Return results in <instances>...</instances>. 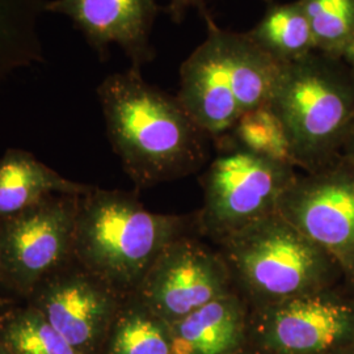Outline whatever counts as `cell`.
I'll list each match as a JSON object with an SVG mask.
<instances>
[{"label":"cell","mask_w":354,"mask_h":354,"mask_svg":"<svg viewBox=\"0 0 354 354\" xmlns=\"http://www.w3.org/2000/svg\"><path fill=\"white\" fill-rule=\"evenodd\" d=\"M100 354H172L171 326L129 295L114 317Z\"/></svg>","instance_id":"cell-15"},{"label":"cell","mask_w":354,"mask_h":354,"mask_svg":"<svg viewBox=\"0 0 354 354\" xmlns=\"http://www.w3.org/2000/svg\"><path fill=\"white\" fill-rule=\"evenodd\" d=\"M268 106L285 130L294 165L317 171L336 160L353 124V75L340 58L314 51L283 64Z\"/></svg>","instance_id":"cell-4"},{"label":"cell","mask_w":354,"mask_h":354,"mask_svg":"<svg viewBox=\"0 0 354 354\" xmlns=\"http://www.w3.org/2000/svg\"><path fill=\"white\" fill-rule=\"evenodd\" d=\"M221 152L203 177V206L196 227L218 244L257 221L277 213L297 167L222 140Z\"/></svg>","instance_id":"cell-6"},{"label":"cell","mask_w":354,"mask_h":354,"mask_svg":"<svg viewBox=\"0 0 354 354\" xmlns=\"http://www.w3.org/2000/svg\"><path fill=\"white\" fill-rule=\"evenodd\" d=\"M92 189L57 174L30 152L8 149L0 158V219L19 214L54 194L82 196Z\"/></svg>","instance_id":"cell-14"},{"label":"cell","mask_w":354,"mask_h":354,"mask_svg":"<svg viewBox=\"0 0 354 354\" xmlns=\"http://www.w3.org/2000/svg\"><path fill=\"white\" fill-rule=\"evenodd\" d=\"M342 150L344 152L342 159L354 165V121L346 134V138L344 140Z\"/></svg>","instance_id":"cell-21"},{"label":"cell","mask_w":354,"mask_h":354,"mask_svg":"<svg viewBox=\"0 0 354 354\" xmlns=\"http://www.w3.org/2000/svg\"><path fill=\"white\" fill-rule=\"evenodd\" d=\"M13 306H16V304H15L12 298H8V297H6L4 294L0 292V314L12 308Z\"/></svg>","instance_id":"cell-23"},{"label":"cell","mask_w":354,"mask_h":354,"mask_svg":"<svg viewBox=\"0 0 354 354\" xmlns=\"http://www.w3.org/2000/svg\"><path fill=\"white\" fill-rule=\"evenodd\" d=\"M235 354H239V352H238V353H235Z\"/></svg>","instance_id":"cell-26"},{"label":"cell","mask_w":354,"mask_h":354,"mask_svg":"<svg viewBox=\"0 0 354 354\" xmlns=\"http://www.w3.org/2000/svg\"><path fill=\"white\" fill-rule=\"evenodd\" d=\"M311 28L315 49L342 59L354 37V0H297Z\"/></svg>","instance_id":"cell-18"},{"label":"cell","mask_w":354,"mask_h":354,"mask_svg":"<svg viewBox=\"0 0 354 354\" xmlns=\"http://www.w3.org/2000/svg\"><path fill=\"white\" fill-rule=\"evenodd\" d=\"M222 140H228L257 155L294 165L285 130L279 117L268 105L241 115L231 133Z\"/></svg>","instance_id":"cell-19"},{"label":"cell","mask_w":354,"mask_h":354,"mask_svg":"<svg viewBox=\"0 0 354 354\" xmlns=\"http://www.w3.org/2000/svg\"><path fill=\"white\" fill-rule=\"evenodd\" d=\"M327 354H328V353H327Z\"/></svg>","instance_id":"cell-27"},{"label":"cell","mask_w":354,"mask_h":354,"mask_svg":"<svg viewBox=\"0 0 354 354\" xmlns=\"http://www.w3.org/2000/svg\"><path fill=\"white\" fill-rule=\"evenodd\" d=\"M0 232H1V223H0ZM0 289H6V281H4V276H3V269H1V263H0Z\"/></svg>","instance_id":"cell-24"},{"label":"cell","mask_w":354,"mask_h":354,"mask_svg":"<svg viewBox=\"0 0 354 354\" xmlns=\"http://www.w3.org/2000/svg\"><path fill=\"white\" fill-rule=\"evenodd\" d=\"M251 307L234 291L171 326L172 354H235L247 340Z\"/></svg>","instance_id":"cell-13"},{"label":"cell","mask_w":354,"mask_h":354,"mask_svg":"<svg viewBox=\"0 0 354 354\" xmlns=\"http://www.w3.org/2000/svg\"><path fill=\"white\" fill-rule=\"evenodd\" d=\"M125 298L73 259L39 282L26 304L39 311L79 353L100 354Z\"/></svg>","instance_id":"cell-10"},{"label":"cell","mask_w":354,"mask_h":354,"mask_svg":"<svg viewBox=\"0 0 354 354\" xmlns=\"http://www.w3.org/2000/svg\"><path fill=\"white\" fill-rule=\"evenodd\" d=\"M192 226L196 218L152 213L133 194L92 187L79 196L73 259L129 297L160 253Z\"/></svg>","instance_id":"cell-2"},{"label":"cell","mask_w":354,"mask_h":354,"mask_svg":"<svg viewBox=\"0 0 354 354\" xmlns=\"http://www.w3.org/2000/svg\"><path fill=\"white\" fill-rule=\"evenodd\" d=\"M234 291L227 264L219 251L187 234L160 253L131 295L174 324Z\"/></svg>","instance_id":"cell-8"},{"label":"cell","mask_w":354,"mask_h":354,"mask_svg":"<svg viewBox=\"0 0 354 354\" xmlns=\"http://www.w3.org/2000/svg\"><path fill=\"white\" fill-rule=\"evenodd\" d=\"M79 196L54 194L0 219V263L7 290L28 298L73 260Z\"/></svg>","instance_id":"cell-7"},{"label":"cell","mask_w":354,"mask_h":354,"mask_svg":"<svg viewBox=\"0 0 354 354\" xmlns=\"http://www.w3.org/2000/svg\"><path fill=\"white\" fill-rule=\"evenodd\" d=\"M0 344L11 354H82L29 304L0 314Z\"/></svg>","instance_id":"cell-17"},{"label":"cell","mask_w":354,"mask_h":354,"mask_svg":"<svg viewBox=\"0 0 354 354\" xmlns=\"http://www.w3.org/2000/svg\"><path fill=\"white\" fill-rule=\"evenodd\" d=\"M0 354H11V353H10V352H8V351H7V349H6V348H4V346H3V345H1V344H0Z\"/></svg>","instance_id":"cell-25"},{"label":"cell","mask_w":354,"mask_h":354,"mask_svg":"<svg viewBox=\"0 0 354 354\" xmlns=\"http://www.w3.org/2000/svg\"><path fill=\"white\" fill-rule=\"evenodd\" d=\"M342 59L344 61V64L348 66L349 71L352 73L354 77V37L351 39V42L342 51Z\"/></svg>","instance_id":"cell-22"},{"label":"cell","mask_w":354,"mask_h":354,"mask_svg":"<svg viewBox=\"0 0 354 354\" xmlns=\"http://www.w3.org/2000/svg\"><path fill=\"white\" fill-rule=\"evenodd\" d=\"M108 140L137 188H151L201 168L207 140L177 99L150 83L140 67L106 76L96 89Z\"/></svg>","instance_id":"cell-1"},{"label":"cell","mask_w":354,"mask_h":354,"mask_svg":"<svg viewBox=\"0 0 354 354\" xmlns=\"http://www.w3.org/2000/svg\"><path fill=\"white\" fill-rule=\"evenodd\" d=\"M207 36L180 67L177 99L210 140H225L244 115L266 106L283 64L245 33L222 29L203 12Z\"/></svg>","instance_id":"cell-3"},{"label":"cell","mask_w":354,"mask_h":354,"mask_svg":"<svg viewBox=\"0 0 354 354\" xmlns=\"http://www.w3.org/2000/svg\"><path fill=\"white\" fill-rule=\"evenodd\" d=\"M250 329L268 354H327L354 336V304L332 291L251 308Z\"/></svg>","instance_id":"cell-11"},{"label":"cell","mask_w":354,"mask_h":354,"mask_svg":"<svg viewBox=\"0 0 354 354\" xmlns=\"http://www.w3.org/2000/svg\"><path fill=\"white\" fill-rule=\"evenodd\" d=\"M44 10L67 16L102 61L112 44L140 68L156 55L151 45L156 0H50Z\"/></svg>","instance_id":"cell-12"},{"label":"cell","mask_w":354,"mask_h":354,"mask_svg":"<svg viewBox=\"0 0 354 354\" xmlns=\"http://www.w3.org/2000/svg\"><path fill=\"white\" fill-rule=\"evenodd\" d=\"M277 213L354 274V165L333 160L298 175Z\"/></svg>","instance_id":"cell-9"},{"label":"cell","mask_w":354,"mask_h":354,"mask_svg":"<svg viewBox=\"0 0 354 354\" xmlns=\"http://www.w3.org/2000/svg\"><path fill=\"white\" fill-rule=\"evenodd\" d=\"M253 42L279 64L302 59L317 51L311 28L299 3H272L263 19L247 32Z\"/></svg>","instance_id":"cell-16"},{"label":"cell","mask_w":354,"mask_h":354,"mask_svg":"<svg viewBox=\"0 0 354 354\" xmlns=\"http://www.w3.org/2000/svg\"><path fill=\"white\" fill-rule=\"evenodd\" d=\"M190 8H200L201 12H206L205 0H169L167 10L175 23H181Z\"/></svg>","instance_id":"cell-20"},{"label":"cell","mask_w":354,"mask_h":354,"mask_svg":"<svg viewBox=\"0 0 354 354\" xmlns=\"http://www.w3.org/2000/svg\"><path fill=\"white\" fill-rule=\"evenodd\" d=\"M236 292L251 308L329 289L340 264L279 213L218 243Z\"/></svg>","instance_id":"cell-5"}]
</instances>
